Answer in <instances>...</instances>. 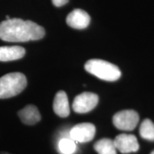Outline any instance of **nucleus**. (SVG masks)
<instances>
[{
  "mask_svg": "<svg viewBox=\"0 0 154 154\" xmlns=\"http://www.w3.org/2000/svg\"><path fill=\"white\" fill-rule=\"evenodd\" d=\"M26 85V78L22 73L14 72L4 75L0 78V99H9L18 95Z\"/></svg>",
  "mask_w": 154,
  "mask_h": 154,
  "instance_id": "2",
  "label": "nucleus"
},
{
  "mask_svg": "<svg viewBox=\"0 0 154 154\" xmlns=\"http://www.w3.org/2000/svg\"><path fill=\"white\" fill-rule=\"evenodd\" d=\"M113 142L116 149L124 154L134 153L139 149V144L134 135L120 134L116 137Z\"/></svg>",
  "mask_w": 154,
  "mask_h": 154,
  "instance_id": "7",
  "label": "nucleus"
},
{
  "mask_svg": "<svg viewBox=\"0 0 154 154\" xmlns=\"http://www.w3.org/2000/svg\"><path fill=\"white\" fill-rule=\"evenodd\" d=\"M139 121V116L134 110L119 111L113 116V123L119 130L130 131L136 128Z\"/></svg>",
  "mask_w": 154,
  "mask_h": 154,
  "instance_id": "4",
  "label": "nucleus"
},
{
  "mask_svg": "<svg viewBox=\"0 0 154 154\" xmlns=\"http://www.w3.org/2000/svg\"><path fill=\"white\" fill-rule=\"evenodd\" d=\"M24 54V48L19 46L0 47V61H15L22 59Z\"/></svg>",
  "mask_w": 154,
  "mask_h": 154,
  "instance_id": "11",
  "label": "nucleus"
},
{
  "mask_svg": "<svg viewBox=\"0 0 154 154\" xmlns=\"http://www.w3.org/2000/svg\"><path fill=\"white\" fill-rule=\"evenodd\" d=\"M59 150L62 154H74L76 150V143L72 138H63L59 143Z\"/></svg>",
  "mask_w": 154,
  "mask_h": 154,
  "instance_id": "14",
  "label": "nucleus"
},
{
  "mask_svg": "<svg viewBox=\"0 0 154 154\" xmlns=\"http://www.w3.org/2000/svg\"><path fill=\"white\" fill-rule=\"evenodd\" d=\"M0 154H11V153H7V152H0Z\"/></svg>",
  "mask_w": 154,
  "mask_h": 154,
  "instance_id": "16",
  "label": "nucleus"
},
{
  "mask_svg": "<svg viewBox=\"0 0 154 154\" xmlns=\"http://www.w3.org/2000/svg\"><path fill=\"white\" fill-rule=\"evenodd\" d=\"M18 116L23 124L32 126L41 120V115L35 106L27 105L18 112Z\"/></svg>",
  "mask_w": 154,
  "mask_h": 154,
  "instance_id": "10",
  "label": "nucleus"
},
{
  "mask_svg": "<svg viewBox=\"0 0 154 154\" xmlns=\"http://www.w3.org/2000/svg\"><path fill=\"white\" fill-rule=\"evenodd\" d=\"M151 154H154V151H152L151 152Z\"/></svg>",
  "mask_w": 154,
  "mask_h": 154,
  "instance_id": "18",
  "label": "nucleus"
},
{
  "mask_svg": "<svg viewBox=\"0 0 154 154\" xmlns=\"http://www.w3.org/2000/svg\"><path fill=\"white\" fill-rule=\"evenodd\" d=\"M86 72L101 80L115 82L121 76L120 69L117 66L101 59H91L85 63Z\"/></svg>",
  "mask_w": 154,
  "mask_h": 154,
  "instance_id": "3",
  "label": "nucleus"
},
{
  "mask_svg": "<svg viewBox=\"0 0 154 154\" xmlns=\"http://www.w3.org/2000/svg\"><path fill=\"white\" fill-rule=\"evenodd\" d=\"M139 133L142 138L154 141V124L150 119H145L140 124Z\"/></svg>",
  "mask_w": 154,
  "mask_h": 154,
  "instance_id": "13",
  "label": "nucleus"
},
{
  "mask_svg": "<svg viewBox=\"0 0 154 154\" xmlns=\"http://www.w3.org/2000/svg\"><path fill=\"white\" fill-rule=\"evenodd\" d=\"M91 18L89 14L83 9H76L66 17V23L71 27L77 29H83L87 27Z\"/></svg>",
  "mask_w": 154,
  "mask_h": 154,
  "instance_id": "8",
  "label": "nucleus"
},
{
  "mask_svg": "<svg viewBox=\"0 0 154 154\" xmlns=\"http://www.w3.org/2000/svg\"><path fill=\"white\" fill-rule=\"evenodd\" d=\"M99 103V96L91 92H84L75 97L72 108L77 113H86L93 110Z\"/></svg>",
  "mask_w": 154,
  "mask_h": 154,
  "instance_id": "5",
  "label": "nucleus"
},
{
  "mask_svg": "<svg viewBox=\"0 0 154 154\" xmlns=\"http://www.w3.org/2000/svg\"><path fill=\"white\" fill-rule=\"evenodd\" d=\"M69 0H52V3L56 7H61L68 3Z\"/></svg>",
  "mask_w": 154,
  "mask_h": 154,
  "instance_id": "15",
  "label": "nucleus"
},
{
  "mask_svg": "<svg viewBox=\"0 0 154 154\" xmlns=\"http://www.w3.org/2000/svg\"><path fill=\"white\" fill-rule=\"evenodd\" d=\"M53 109L56 114L61 118H65L70 114V107L66 92H57L54 99Z\"/></svg>",
  "mask_w": 154,
  "mask_h": 154,
  "instance_id": "9",
  "label": "nucleus"
},
{
  "mask_svg": "<svg viewBox=\"0 0 154 154\" xmlns=\"http://www.w3.org/2000/svg\"><path fill=\"white\" fill-rule=\"evenodd\" d=\"M44 35V29L29 20L10 18L0 23V39L5 42L36 41L41 39Z\"/></svg>",
  "mask_w": 154,
  "mask_h": 154,
  "instance_id": "1",
  "label": "nucleus"
},
{
  "mask_svg": "<svg viewBox=\"0 0 154 154\" xmlns=\"http://www.w3.org/2000/svg\"><path fill=\"white\" fill-rule=\"evenodd\" d=\"M96 128L90 123H82L74 126L70 131V138L80 143H87L93 140Z\"/></svg>",
  "mask_w": 154,
  "mask_h": 154,
  "instance_id": "6",
  "label": "nucleus"
},
{
  "mask_svg": "<svg viewBox=\"0 0 154 154\" xmlns=\"http://www.w3.org/2000/svg\"><path fill=\"white\" fill-rule=\"evenodd\" d=\"M94 149L99 154H117L113 140L109 138H102L94 144Z\"/></svg>",
  "mask_w": 154,
  "mask_h": 154,
  "instance_id": "12",
  "label": "nucleus"
},
{
  "mask_svg": "<svg viewBox=\"0 0 154 154\" xmlns=\"http://www.w3.org/2000/svg\"><path fill=\"white\" fill-rule=\"evenodd\" d=\"M10 19L9 16H8V15H7V16H6V20H8V19Z\"/></svg>",
  "mask_w": 154,
  "mask_h": 154,
  "instance_id": "17",
  "label": "nucleus"
}]
</instances>
